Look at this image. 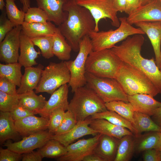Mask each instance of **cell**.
Returning <instances> with one entry per match:
<instances>
[{
    "instance_id": "1",
    "label": "cell",
    "mask_w": 161,
    "mask_h": 161,
    "mask_svg": "<svg viewBox=\"0 0 161 161\" xmlns=\"http://www.w3.org/2000/svg\"><path fill=\"white\" fill-rule=\"evenodd\" d=\"M143 35L129 36L119 45L111 49L122 61L136 68L146 76L161 94V71L154 58H144L141 53L145 40Z\"/></svg>"
},
{
    "instance_id": "2",
    "label": "cell",
    "mask_w": 161,
    "mask_h": 161,
    "mask_svg": "<svg viewBox=\"0 0 161 161\" xmlns=\"http://www.w3.org/2000/svg\"><path fill=\"white\" fill-rule=\"evenodd\" d=\"M63 10L68 13V17L58 27L72 50L78 52L80 41L94 31L95 20L89 10L77 4L75 0H67Z\"/></svg>"
},
{
    "instance_id": "3",
    "label": "cell",
    "mask_w": 161,
    "mask_h": 161,
    "mask_svg": "<svg viewBox=\"0 0 161 161\" xmlns=\"http://www.w3.org/2000/svg\"><path fill=\"white\" fill-rule=\"evenodd\" d=\"M73 93L68 110L72 113L77 122L107 110L105 103L86 85L78 88Z\"/></svg>"
},
{
    "instance_id": "4",
    "label": "cell",
    "mask_w": 161,
    "mask_h": 161,
    "mask_svg": "<svg viewBox=\"0 0 161 161\" xmlns=\"http://www.w3.org/2000/svg\"><path fill=\"white\" fill-rule=\"evenodd\" d=\"M116 79L127 95L144 94L154 97L159 94L155 87L146 76L123 61Z\"/></svg>"
},
{
    "instance_id": "5",
    "label": "cell",
    "mask_w": 161,
    "mask_h": 161,
    "mask_svg": "<svg viewBox=\"0 0 161 161\" xmlns=\"http://www.w3.org/2000/svg\"><path fill=\"white\" fill-rule=\"evenodd\" d=\"M119 20L120 25L115 30L111 29L106 31H93L89 33L93 51L111 49L117 43L131 35L145 34L141 29L133 27L130 24L126 17H120Z\"/></svg>"
},
{
    "instance_id": "6",
    "label": "cell",
    "mask_w": 161,
    "mask_h": 161,
    "mask_svg": "<svg viewBox=\"0 0 161 161\" xmlns=\"http://www.w3.org/2000/svg\"><path fill=\"white\" fill-rule=\"evenodd\" d=\"M122 62L111 49L92 50L87 58L86 70L96 77L116 79Z\"/></svg>"
},
{
    "instance_id": "7",
    "label": "cell",
    "mask_w": 161,
    "mask_h": 161,
    "mask_svg": "<svg viewBox=\"0 0 161 161\" xmlns=\"http://www.w3.org/2000/svg\"><path fill=\"white\" fill-rule=\"evenodd\" d=\"M69 70L65 61L51 62L43 70L36 93L45 92L52 94L61 86L69 83Z\"/></svg>"
},
{
    "instance_id": "8",
    "label": "cell",
    "mask_w": 161,
    "mask_h": 161,
    "mask_svg": "<svg viewBox=\"0 0 161 161\" xmlns=\"http://www.w3.org/2000/svg\"><path fill=\"white\" fill-rule=\"evenodd\" d=\"M86 85L94 91L105 103L116 100L128 102V95L114 78L95 76L86 72Z\"/></svg>"
},
{
    "instance_id": "9",
    "label": "cell",
    "mask_w": 161,
    "mask_h": 161,
    "mask_svg": "<svg viewBox=\"0 0 161 161\" xmlns=\"http://www.w3.org/2000/svg\"><path fill=\"white\" fill-rule=\"evenodd\" d=\"M92 51L91 39L89 35H86L80 42L78 53L75 59L65 61L70 72L69 85L71 87L72 93L78 88L86 84V63L88 55Z\"/></svg>"
},
{
    "instance_id": "10",
    "label": "cell",
    "mask_w": 161,
    "mask_h": 161,
    "mask_svg": "<svg viewBox=\"0 0 161 161\" xmlns=\"http://www.w3.org/2000/svg\"><path fill=\"white\" fill-rule=\"evenodd\" d=\"M76 4L87 9L95 22L94 31H99L98 23L101 19L108 18L112 25L118 27L120 22L118 12L114 7L113 0H75Z\"/></svg>"
},
{
    "instance_id": "11",
    "label": "cell",
    "mask_w": 161,
    "mask_h": 161,
    "mask_svg": "<svg viewBox=\"0 0 161 161\" xmlns=\"http://www.w3.org/2000/svg\"><path fill=\"white\" fill-rule=\"evenodd\" d=\"M53 134L47 129L23 137L22 140L14 143L10 140H7L3 146L13 151L23 154L41 148Z\"/></svg>"
},
{
    "instance_id": "12",
    "label": "cell",
    "mask_w": 161,
    "mask_h": 161,
    "mask_svg": "<svg viewBox=\"0 0 161 161\" xmlns=\"http://www.w3.org/2000/svg\"><path fill=\"white\" fill-rule=\"evenodd\" d=\"M101 134L93 137L80 140L67 147V152L64 156L56 159L58 161H82L86 156L94 152Z\"/></svg>"
},
{
    "instance_id": "13",
    "label": "cell",
    "mask_w": 161,
    "mask_h": 161,
    "mask_svg": "<svg viewBox=\"0 0 161 161\" xmlns=\"http://www.w3.org/2000/svg\"><path fill=\"white\" fill-rule=\"evenodd\" d=\"M21 25H17L0 43V61L7 64L18 62Z\"/></svg>"
},
{
    "instance_id": "14",
    "label": "cell",
    "mask_w": 161,
    "mask_h": 161,
    "mask_svg": "<svg viewBox=\"0 0 161 161\" xmlns=\"http://www.w3.org/2000/svg\"><path fill=\"white\" fill-rule=\"evenodd\" d=\"M131 25L141 22H161V2L152 0L141 5L126 17Z\"/></svg>"
},
{
    "instance_id": "15",
    "label": "cell",
    "mask_w": 161,
    "mask_h": 161,
    "mask_svg": "<svg viewBox=\"0 0 161 161\" xmlns=\"http://www.w3.org/2000/svg\"><path fill=\"white\" fill-rule=\"evenodd\" d=\"M92 120L90 117L83 120L79 121L70 130L59 135L54 134L51 139L58 141L66 147L76 140L83 136L89 135L95 136L98 133L90 126L89 124Z\"/></svg>"
},
{
    "instance_id": "16",
    "label": "cell",
    "mask_w": 161,
    "mask_h": 161,
    "mask_svg": "<svg viewBox=\"0 0 161 161\" xmlns=\"http://www.w3.org/2000/svg\"><path fill=\"white\" fill-rule=\"evenodd\" d=\"M49 118L35 115L15 121V126L21 136L24 137L47 130Z\"/></svg>"
},
{
    "instance_id": "17",
    "label": "cell",
    "mask_w": 161,
    "mask_h": 161,
    "mask_svg": "<svg viewBox=\"0 0 161 161\" xmlns=\"http://www.w3.org/2000/svg\"><path fill=\"white\" fill-rule=\"evenodd\" d=\"M68 86L67 84H64L54 92L43 108L38 112L41 116L49 119L52 112L58 108H61L65 111L68 109Z\"/></svg>"
},
{
    "instance_id": "18",
    "label": "cell",
    "mask_w": 161,
    "mask_h": 161,
    "mask_svg": "<svg viewBox=\"0 0 161 161\" xmlns=\"http://www.w3.org/2000/svg\"><path fill=\"white\" fill-rule=\"evenodd\" d=\"M38 7L44 11L49 18L48 21L53 22L58 26L68 17V13L63 10L67 0H35Z\"/></svg>"
},
{
    "instance_id": "19",
    "label": "cell",
    "mask_w": 161,
    "mask_h": 161,
    "mask_svg": "<svg viewBox=\"0 0 161 161\" xmlns=\"http://www.w3.org/2000/svg\"><path fill=\"white\" fill-rule=\"evenodd\" d=\"M135 25L148 37L153 49L156 64L159 68L161 61V22H141Z\"/></svg>"
},
{
    "instance_id": "20",
    "label": "cell",
    "mask_w": 161,
    "mask_h": 161,
    "mask_svg": "<svg viewBox=\"0 0 161 161\" xmlns=\"http://www.w3.org/2000/svg\"><path fill=\"white\" fill-rule=\"evenodd\" d=\"M20 54L18 62L24 67L33 66L37 64L35 61L41 53L36 51L31 39L21 31L20 36Z\"/></svg>"
},
{
    "instance_id": "21",
    "label": "cell",
    "mask_w": 161,
    "mask_h": 161,
    "mask_svg": "<svg viewBox=\"0 0 161 161\" xmlns=\"http://www.w3.org/2000/svg\"><path fill=\"white\" fill-rule=\"evenodd\" d=\"M128 102L133 107L135 111L147 114H153L154 111L161 107V102L155 100L148 94H137L128 95Z\"/></svg>"
},
{
    "instance_id": "22",
    "label": "cell",
    "mask_w": 161,
    "mask_h": 161,
    "mask_svg": "<svg viewBox=\"0 0 161 161\" xmlns=\"http://www.w3.org/2000/svg\"><path fill=\"white\" fill-rule=\"evenodd\" d=\"M120 140L101 134L94 153L102 158L103 161H114Z\"/></svg>"
},
{
    "instance_id": "23",
    "label": "cell",
    "mask_w": 161,
    "mask_h": 161,
    "mask_svg": "<svg viewBox=\"0 0 161 161\" xmlns=\"http://www.w3.org/2000/svg\"><path fill=\"white\" fill-rule=\"evenodd\" d=\"M89 126L98 133L119 139L127 135H134L128 129L114 125L104 119H92Z\"/></svg>"
},
{
    "instance_id": "24",
    "label": "cell",
    "mask_w": 161,
    "mask_h": 161,
    "mask_svg": "<svg viewBox=\"0 0 161 161\" xmlns=\"http://www.w3.org/2000/svg\"><path fill=\"white\" fill-rule=\"evenodd\" d=\"M24 68L20 85L17 89V93L18 94L35 89L39 82L44 67L43 65L39 64L36 67L31 66Z\"/></svg>"
},
{
    "instance_id": "25",
    "label": "cell",
    "mask_w": 161,
    "mask_h": 161,
    "mask_svg": "<svg viewBox=\"0 0 161 161\" xmlns=\"http://www.w3.org/2000/svg\"><path fill=\"white\" fill-rule=\"evenodd\" d=\"M22 31L30 38L52 36L57 27L51 22L46 23H29L24 21Z\"/></svg>"
},
{
    "instance_id": "26",
    "label": "cell",
    "mask_w": 161,
    "mask_h": 161,
    "mask_svg": "<svg viewBox=\"0 0 161 161\" xmlns=\"http://www.w3.org/2000/svg\"><path fill=\"white\" fill-rule=\"evenodd\" d=\"M21 136L16 130L15 121L9 112H0V143L3 144L8 140L16 141L21 139Z\"/></svg>"
},
{
    "instance_id": "27",
    "label": "cell",
    "mask_w": 161,
    "mask_h": 161,
    "mask_svg": "<svg viewBox=\"0 0 161 161\" xmlns=\"http://www.w3.org/2000/svg\"><path fill=\"white\" fill-rule=\"evenodd\" d=\"M36 94L33 90L19 94L18 104L37 114L43 108L47 101L42 95Z\"/></svg>"
},
{
    "instance_id": "28",
    "label": "cell",
    "mask_w": 161,
    "mask_h": 161,
    "mask_svg": "<svg viewBox=\"0 0 161 161\" xmlns=\"http://www.w3.org/2000/svg\"><path fill=\"white\" fill-rule=\"evenodd\" d=\"M52 37L53 54L60 60L68 61L70 58L72 48L65 40L58 27H57Z\"/></svg>"
},
{
    "instance_id": "29",
    "label": "cell",
    "mask_w": 161,
    "mask_h": 161,
    "mask_svg": "<svg viewBox=\"0 0 161 161\" xmlns=\"http://www.w3.org/2000/svg\"><path fill=\"white\" fill-rule=\"evenodd\" d=\"M136 137L133 135H127L120 140L114 161H129L135 152Z\"/></svg>"
},
{
    "instance_id": "30",
    "label": "cell",
    "mask_w": 161,
    "mask_h": 161,
    "mask_svg": "<svg viewBox=\"0 0 161 161\" xmlns=\"http://www.w3.org/2000/svg\"><path fill=\"white\" fill-rule=\"evenodd\" d=\"M91 117L92 119H104L114 125L126 128L130 130L136 138L138 137L137 131L133 124L114 111L107 110L95 113Z\"/></svg>"
},
{
    "instance_id": "31",
    "label": "cell",
    "mask_w": 161,
    "mask_h": 161,
    "mask_svg": "<svg viewBox=\"0 0 161 161\" xmlns=\"http://www.w3.org/2000/svg\"><path fill=\"white\" fill-rule=\"evenodd\" d=\"M150 116L135 111L133 116L134 125L137 132V137L144 132H161V127L157 124Z\"/></svg>"
},
{
    "instance_id": "32",
    "label": "cell",
    "mask_w": 161,
    "mask_h": 161,
    "mask_svg": "<svg viewBox=\"0 0 161 161\" xmlns=\"http://www.w3.org/2000/svg\"><path fill=\"white\" fill-rule=\"evenodd\" d=\"M38 151L42 157L57 158L65 154L67 152L66 147L58 141L50 139Z\"/></svg>"
},
{
    "instance_id": "33",
    "label": "cell",
    "mask_w": 161,
    "mask_h": 161,
    "mask_svg": "<svg viewBox=\"0 0 161 161\" xmlns=\"http://www.w3.org/2000/svg\"><path fill=\"white\" fill-rule=\"evenodd\" d=\"M107 109L114 111L131 123L134 126L133 116L135 110L129 102L116 100L105 103Z\"/></svg>"
},
{
    "instance_id": "34",
    "label": "cell",
    "mask_w": 161,
    "mask_h": 161,
    "mask_svg": "<svg viewBox=\"0 0 161 161\" xmlns=\"http://www.w3.org/2000/svg\"><path fill=\"white\" fill-rule=\"evenodd\" d=\"M159 139L158 132L149 131L136 138L135 152L139 153L148 149L156 148Z\"/></svg>"
},
{
    "instance_id": "35",
    "label": "cell",
    "mask_w": 161,
    "mask_h": 161,
    "mask_svg": "<svg viewBox=\"0 0 161 161\" xmlns=\"http://www.w3.org/2000/svg\"><path fill=\"white\" fill-rule=\"evenodd\" d=\"M22 66L18 62L6 64H0V77H5L19 87L22 74Z\"/></svg>"
},
{
    "instance_id": "36",
    "label": "cell",
    "mask_w": 161,
    "mask_h": 161,
    "mask_svg": "<svg viewBox=\"0 0 161 161\" xmlns=\"http://www.w3.org/2000/svg\"><path fill=\"white\" fill-rule=\"evenodd\" d=\"M16 0H5L6 13L7 18L16 26L21 25L24 21L25 12L19 10L15 3Z\"/></svg>"
},
{
    "instance_id": "37",
    "label": "cell",
    "mask_w": 161,
    "mask_h": 161,
    "mask_svg": "<svg viewBox=\"0 0 161 161\" xmlns=\"http://www.w3.org/2000/svg\"><path fill=\"white\" fill-rule=\"evenodd\" d=\"M31 39L34 45L40 49L45 58L49 59L54 55L52 52V36Z\"/></svg>"
},
{
    "instance_id": "38",
    "label": "cell",
    "mask_w": 161,
    "mask_h": 161,
    "mask_svg": "<svg viewBox=\"0 0 161 161\" xmlns=\"http://www.w3.org/2000/svg\"><path fill=\"white\" fill-rule=\"evenodd\" d=\"M49 18L46 13L38 7H30L25 13L24 21L29 23H46Z\"/></svg>"
},
{
    "instance_id": "39",
    "label": "cell",
    "mask_w": 161,
    "mask_h": 161,
    "mask_svg": "<svg viewBox=\"0 0 161 161\" xmlns=\"http://www.w3.org/2000/svg\"><path fill=\"white\" fill-rule=\"evenodd\" d=\"M19 94L10 95L0 91V111L10 112L14 106L18 104Z\"/></svg>"
},
{
    "instance_id": "40",
    "label": "cell",
    "mask_w": 161,
    "mask_h": 161,
    "mask_svg": "<svg viewBox=\"0 0 161 161\" xmlns=\"http://www.w3.org/2000/svg\"><path fill=\"white\" fill-rule=\"evenodd\" d=\"M65 111L61 108L54 110L51 113L49 119V131L54 134L61 125Z\"/></svg>"
},
{
    "instance_id": "41",
    "label": "cell",
    "mask_w": 161,
    "mask_h": 161,
    "mask_svg": "<svg viewBox=\"0 0 161 161\" xmlns=\"http://www.w3.org/2000/svg\"><path fill=\"white\" fill-rule=\"evenodd\" d=\"M77 123L72 113L69 110H67L61 125L54 134L59 135L68 131L72 129Z\"/></svg>"
},
{
    "instance_id": "42",
    "label": "cell",
    "mask_w": 161,
    "mask_h": 161,
    "mask_svg": "<svg viewBox=\"0 0 161 161\" xmlns=\"http://www.w3.org/2000/svg\"><path fill=\"white\" fill-rule=\"evenodd\" d=\"M6 13H2L0 18V43L4 39L7 34L11 31L15 25L6 17Z\"/></svg>"
},
{
    "instance_id": "43",
    "label": "cell",
    "mask_w": 161,
    "mask_h": 161,
    "mask_svg": "<svg viewBox=\"0 0 161 161\" xmlns=\"http://www.w3.org/2000/svg\"><path fill=\"white\" fill-rule=\"evenodd\" d=\"M10 112L15 121L21 120L30 115L36 114L18 104L14 106Z\"/></svg>"
},
{
    "instance_id": "44",
    "label": "cell",
    "mask_w": 161,
    "mask_h": 161,
    "mask_svg": "<svg viewBox=\"0 0 161 161\" xmlns=\"http://www.w3.org/2000/svg\"><path fill=\"white\" fill-rule=\"evenodd\" d=\"M16 85L7 78L0 77V91L10 95L17 94Z\"/></svg>"
},
{
    "instance_id": "45",
    "label": "cell",
    "mask_w": 161,
    "mask_h": 161,
    "mask_svg": "<svg viewBox=\"0 0 161 161\" xmlns=\"http://www.w3.org/2000/svg\"><path fill=\"white\" fill-rule=\"evenodd\" d=\"M22 159V154L0 147V161H19Z\"/></svg>"
},
{
    "instance_id": "46",
    "label": "cell",
    "mask_w": 161,
    "mask_h": 161,
    "mask_svg": "<svg viewBox=\"0 0 161 161\" xmlns=\"http://www.w3.org/2000/svg\"><path fill=\"white\" fill-rule=\"evenodd\" d=\"M143 159L144 161H160L159 151L152 148L144 151Z\"/></svg>"
},
{
    "instance_id": "47",
    "label": "cell",
    "mask_w": 161,
    "mask_h": 161,
    "mask_svg": "<svg viewBox=\"0 0 161 161\" xmlns=\"http://www.w3.org/2000/svg\"><path fill=\"white\" fill-rule=\"evenodd\" d=\"M43 157L40 153L33 151L22 154V161H41Z\"/></svg>"
},
{
    "instance_id": "48",
    "label": "cell",
    "mask_w": 161,
    "mask_h": 161,
    "mask_svg": "<svg viewBox=\"0 0 161 161\" xmlns=\"http://www.w3.org/2000/svg\"><path fill=\"white\" fill-rule=\"evenodd\" d=\"M142 0H126L125 12L129 14L142 5Z\"/></svg>"
},
{
    "instance_id": "49",
    "label": "cell",
    "mask_w": 161,
    "mask_h": 161,
    "mask_svg": "<svg viewBox=\"0 0 161 161\" xmlns=\"http://www.w3.org/2000/svg\"><path fill=\"white\" fill-rule=\"evenodd\" d=\"M114 5L117 12H125L126 0H113Z\"/></svg>"
},
{
    "instance_id": "50",
    "label": "cell",
    "mask_w": 161,
    "mask_h": 161,
    "mask_svg": "<svg viewBox=\"0 0 161 161\" xmlns=\"http://www.w3.org/2000/svg\"><path fill=\"white\" fill-rule=\"evenodd\" d=\"M152 116L153 120L161 127V107L157 108L154 111Z\"/></svg>"
},
{
    "instance_id": "51",
    "label": "cell",
    "mask_w": 161,
    "mask_h": 161,
    "mask_svg": "<svg viewBox=\"0 0 161 161\" xmlns=\"http://www.w3.org/2000/svg\"><path fill=\"white\" fill-rule=\"evenodd\" d=\"M83 161H103L100 157L93 153L85 157Z\"/></svg>"
},
{
    "instance_id": "52",
    "label": "cell",
    "mask_w": 161,
    "mask_h": 161,
    "mask_svg": "<svg viewBox=\"0 0 161 161\" xmlns=\"http://www.w3.org/2000/svg\"><path fill=\"white\" fill-rule=\"evenodd\" d=\"M22 5V10L26 13L27 10L30 7V0H19Z\"/></svg>"
},
{
    "instance_id": "53",
    "label": "cell",
    "mask_w": 161,
    "mask_h": 161,
    "mask_svg": "<svg viewBox=\"0 0 161 161\" xmlns=\"http://www.w3.org/2000/svg\"><path fill=\"white\" fill-rule=\"evenodd\" d=\"M158 133L159 136V139L156 149L161 151V132H158Z\"/></svg>"
},
{
    "instance_id": "54",
    "label": "cell",
    "mask_w": 161,
    "mask_h": 161,
    "mask_svg": "<svg viewBox=\"0 0 161 161\" xmlns=\"http://www.w3.org/2000/svg\"><path fill=\"white\" fill-rule=\"evenodd\" d=\"M5 5V3L4 2V0H0V10L1 11L4 10Z\"/></svg>"
},
{
    "instance_id": "55",
    "label": "cell",
    "mask_w": 161,
    "mask_h": 161,
    "mask_svg": "<svg viewBox=\"0 0 161 161\" xmlns=\"http://www.w3.org/2000/svg\"><path fill=\"white\" fill-rule=\"evenodd\" d=\"M152 0H142V5L146 4Z\"/></svg>"
},
{
    "instance_id": "56",
    "label": "cell",
    "mask_w": 161,
    "mask_h": 161,
    "mask_svg": "<svg viewBox=\"0 0 161 161\" xmlns=\"http://www.w3.org/2000/svg\"><path fill=\"white\" fill-rule=\"evenodd\" d=\"M159 155L160 157V161H161V151H159Z\"/></svg>"
},
{
    "instance_id": "57",
    "label": "cell",
    "mask_w": 161,
    "mask_h": 161,
    "mask_svg": "<svg viewBox=\"0 0 161 161\" xmlns=\"http://www.w3.org/2000/svg\"><path fill=\"white\" fill-rule=\"evenodd\" d=\"M159 68L160 71H161V62H160V65Z\"/></svg>"
},
{
    "instance_id": "58",
    "label": "cell",
    "mask_w": 161,
    "mask_h": 161,
    "mask_svg": "<svg viewBox=\"0 0 161 161\" xmlns=\"http://www.w3.org/2000/svg\"><path fill=\"white\" fill-rule=\"evenodd\" d=\"M160 1L161 2V0H160Z\"/></svg>"
}]
</instances>
